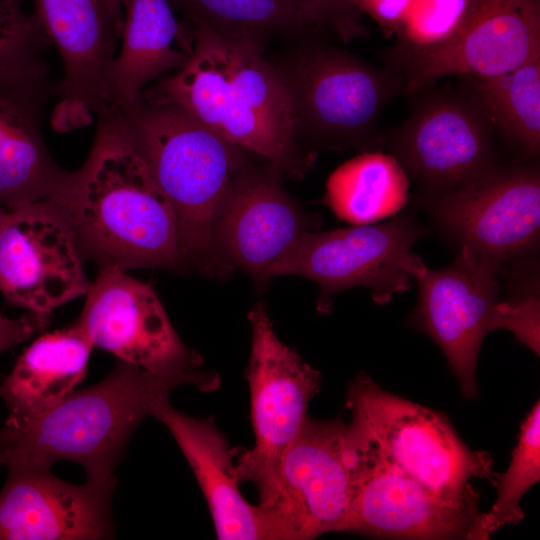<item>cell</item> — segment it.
<instances>
[{
	"mask_svg": "<svg viewBox=\"0 0 540 540\" xmlns=\"http://www.w3.org/2000/svg\"><path fill=\"white\" fill-rule=\"evenodd\" d=\"M185 23L192 38L189 61L146 87L141 97L182 108L288 177L302 178L315 154L297 145L290 96L274 65L263 57L262 45Z\"/></svg>",
	"mask_w": 540,
	"mask_h": 540,
	"instance_id": "cell-1",
	"label": "cell"
},
{
	"mask_svg": "<svg viewBox=\"0 0 540 540\" xmlns=\"http://www.w3.org/2000/svg\"><path fill=\"white\" fill-rule=\"evenodd\" d=\"M84 164L53 200L84 258L124 270H184L173 209L112 105Z\"/></svg>",
	"mask_w": 540,
	"mask_h": 540,
	"instance_id": "cell-2",
	"label": "cell"
},
{
	"mask_svg": "<svg viewBox=\"0 0 540 540\" xmlns=\"http://www.w3.org/2000/svg\"><path fill=\"white\" fill-rule=\"evenodd\" d=\"M113 108L173 209L184 270L227 276L213 227L230 183L249 165L247 151L171 103L141 97Z\"/></svg>",
	"mask_w": 540,
	"mask_h": 540,
	"instance_id": "cell-3",
	"label": "cell"
},
{
	"mask_svg": "<svg viewBox=\"0 0 540 540\" xmlns=\"http://www.w3.org/2000/svg\"><path fill=\"white\" fill-rule=\"evenodd\" d=\"M178 385L117 360L100 382L37 416L0 426V465L80 464L86 480L116 483L115 468L153 404Z\"/></svg>",
	"mask_w": 540,
	"mask_h": 540,
	"instance_id": "cell-4",
	"label": "cell"
},
{
	"mask_svg": "<svg viewBox=\"0 0 540 540\" xmlns=\"http://www.w3.org/2000/svg\"><path fill=\"white\" fill-rule=\"evenodd\" d=\"M347 405L352 435L440 499L478 502L469 481L495 485L490 455L471 450L444 415L382 389L367 374L351 382Z\"/></svg>",
	"mask_w": 540,
	"mask_h": 540,
	"instance_id": "cell-5",
	"label": "cell"
},
{
	"mask_svg": "<svg viewBox=\"0 0 540 540\" xmlns=\"http://www.w3.org/2000/svg\"><path fill=\"white\" fill-rule=\"evenodd\" d=\"M274 67L290 96L297 135L334 148L380 146V114L403 91L391 69L320 41L306 42Z\"/></svg>",
	"mask_w": 540,
	"mask_h": 540,
	"instance_id": "cell-6",
	"label": "cell"
},
{
	"mask_svg": "<svg viewBox=\"0 0 540 540\" xmlns=\"http://www.w3.org/2000/svg\"><path fill=\"white\" fill-rule=\"evenodd\" d=\"M426 232L410 213L380 224L307 231L274 264L270 278L295 275L316 282L320 312L331 310L335 294L353 287L369 288L384 305L411 287L424 264L412 247Z\"/></svg>",
	"mask_w": 540,
	"mask_h": 540,
	"instance_id": "cell-7",
	"label": "cell"
},
{
	"mask_svg": "<svg viewBox=\"0 0 540 540\" xmlns=\"http://www.w3.org/2000/svg\"><path fill=\"white\" fill-rule=\"evenodd\" d=\"M420 205L457 249L505 271L532 258L540 239V173L535 163L496 165Z\"/></svg>",
	"mask_w": 540,
	"mask_h": 540,
	"instance_id": "cell-8",
	"label": "cell"
},
{
	"mask_svg": "<svg viewBox=\"0 0 540 540\" xmlns=\"http://www.w3.org/2000/svg\"><path fill=\"white\" fill-rule=\"evenodd\" d=\"M503 271L458 249L451 264L431 269L425 263L415 272L418 300L415 325L442 350L466 398L478 395L475 370L484 337L498 329L518 336L526 312L511 298L502 301Z\"/></svg>",
	"mask_w": 540,
	"mask_h": 540,
	"instance_id": "cell-9",
	"label": "cell"
},
{
	"mask_svg": "<svg viewBox=\"0 0 540 540\" xmlns=\"http://www.w3.org/2000/svg\"><path fill=\"white\" fill-rule=\"evenodd\" d=\"M75 321L94 347L154 376L191 383L201 391L219 385L203 360L181 340L152 287L114 266H100Z\"/></svg>",
	"mask_w": 540,
	"mask_h": 540,
	"instance_id": "cell-10",
	"label": "cell"
},
{
	"mask_svg": "<svg viewBox=\"0 0 540 540\" xmlns=\"http://www.w3.org/2000/svg\"><path fill=\"white\" fill-rule=\"evenodd\" d=\"M248 320L251 350L246 379L255 443L240 454L234 472L239 482L255 485L259 504L266 506L276 489L281 457L308 417L321 375L279 339L264 303L252 307Z\"/></svg>",
	"mask_w": 540,
	"mask_h": 540,
	"instance_id": "cell-11",
	"label": "cell"
},
{
	"mask_svg": "<svg viewBox=\"0 0 540 540\" xmlns=\"http://www.w3.org/2000/svg\"><path fill=\"white\" fill-rule=\"evenodd\" d=\"M407 119L381 134L422 194L457 188L497 165L493 127L462 89L423 93Z\"/></svg>",
	"mask_w": 540,
	"mask_h": 540,
	"instance_id": "cell-12",
	"label": "cell"
},
{
	"mask_svg": "<svg viewBox=\"0 0 540 540\" xmlns=\"http://www.w3.org/2000/svg\"><path fill=\"white\" fill-rule=\"evenodd\" d=\"M353 469L347 423L307 417L283 453L271 501L280 540H306L348 531Z\"/></svg>",
	"mask_w": 540,
	"mask_h": 540,
	"instance_id": "cell-13",
	"label": "cell"
},
{
	"mask_svg": "<svg viewBox=\"0 0 540 540\" xmlns=\"http://www.w3.org/2000/svg\"><path fill=\"white\" fill-rule=\"evenodd\" d=\"M84 257L61 210L51 201L5 211L0 219V292L12 305L50 316L91 286Z\"/></svg>",
	"mask_w": 540,
	"mask_h": 540,
	"instance_id": "cell-14",
	"label": "cell"
},
{
	"mask_svg": "<svg viewBox=\"0 0 540 540\" xmlns=\"http://www.w3.org/2000/svg\"><path fill=\"white\" fill-rule=\"evenodd\" d=\"M540 52V0H481L460 33L428 49L394 46L388 68L416 93L445 76L490 78Z\"/></svg>",
	"mask_w": 540,
	"mask_h": 540,
	"instance_id": "cell-15",
	"label": "cell"
},
{
	"mask_svg": "<svg viewBox=\"0 0 540 540\" xmlns=\"http://www.w3.org/2000/svg\"><path fill=\"white\" fill-rule=\"evenodd\" d=\"M281 171L248 165L230 183L216 213L213 241L222 264L239 268L265 288L270 271L318 221L283 187Z\"/></svg>",
	"mask_w": 540,
	"mask_h": 540,
	"instance_id": "cell-16",
	"label": "cell"
},
{
	"mask_svg": "<svg viewBox=\"0 0 540 540\" xmlns=\"http://www.w3.org/2000/svg\"><path fill=\"white\" fill-rule=\"evenodd\" d=\"M348 440L353 469L348 531L408 539L480 540L478 502L444 501L361 443L349 427Z\"/></svg>",
	"mask_w": 540,
	"mask_h": 540,
	"instance_id": "cell-17",
	"label": "cell"
},
{
	"mask_svg": "<svg viewBox=\"0 0 540 540\" xmlns=\"http://www.w3.org/2000/svg\"><path fill=\"white\" fill-rule=\"evenodd\" d=\"M34 6L63 63L51 125L61 133L88 126L110 104L107 74L121 35L102 0H34Z\"/></svg>",
	"mask_w": 540,
	"mask_h": 540,
	"instance_id": "cell-18",
	"label": "cell"
},
{
	"mask_svg": "<svg viewBox=\"0 0 540 540\" xmlns=\"http://www.w3.org/2000/svg\"><path fill=\"white\" fill-rule=\"evenodd\" d=\"M0 492V540H95L114 536L116 483L71 484L48 467H10Z\"/></svg>",
	"mask_w": 540,
	"mask_h": 540,
	"instance_id": "cell-19",
	"label": "cell"
},
{
	"mask_svg": "<svg viewBox=\"0 0 540 540\" xmlns=\"http://www.w3.org/2000/svg\"><path fill=\"white\" fill-rule=\"evenodd\" d=\"M54 84L49 73L0 79V205L7 211L53 200L72 172L51 156L42 119Z\"/></svg>",
	"mask_w": 540,
	"mask_h": 540,
	"instance_id": "cell-20",
	"label": "cell"
},
{
	"mask_svg": "<svg viewBox=\"0 0 540 540\" xmlns=\"http://www.w3.org/2000/svg\"><path fill=\"white\" fill-rule=\"evenodd\" d=\"M150 416L169 430L188 461L209 507L216 536L222 540H280L270 513L241 494L232 449L213 418L177 411L169 396L157 400Z\"/></svg>",
	"mask_w": 540,
	"mask_h": 540,
	"instance_id": "cell-21",
	"label": "cell"
},
{
	"mask_svg": "<svg viewBox=\"0 0 540 540\" xmlns=\"http://www.w3.org/2000/svg\"><path fill=\"white\" fill-rule=\"evenodd\" d=\"M124 8L121 48L107 74L116 108L137 102L150 82L184 67L192 53L189 28L177 21L169 0H126Z\"/></svg>",
	"mask_w": 540,
	"mask_h": 540,
	"instance_id": "cell-22",
	"label": "cell"
},
{
	"mask_svg": "<svg viewBox=\"0 0 540 540\" xmlns=\"http://www.w3.org/2000/svg\"><path fill=\"white\" fill-rule=\"evenodd\" d=\"M93 348L76 322L37 337L0 384V398L9 411L7 421L37 416L73 393L85 378Z\"/></svg>",
	"mask_w": 540,
	"mask_h": 540,
	"instance_id": "cell-23",
	"label": "cell"
},
{
	"mask_svg": "<svg viewBox=\"0 0 540 540\" xmlns=\"http://www.w3.org/2000/svg\"><path fill=\"white\" fill-rule=\"evenodd\" d=\"M409 198V176L392 155L366 151L328 177L323 203L352 225L373 224L398 214Z\"/></svg>",
	"mask_w": 540,
	"mask_h": 540,
	"instance_id": "cell-24",
	"label": "cell"
},
{
	"mask_svg": "<svg viewBox=\"0 0 540 540\" xmlns=\"http://www.w3.org/2000/svg\"><path fill=\"white\" fill-rule=\"evenodd\" d=\"M463 88L493 128L527 156L540 150V52L504 74L465 77Z\"/></svg>",
	"mask_w": 540,
	"mask_h": 540,
	"instance_id": "cell-25",
	"label": "cell"
},
{
	"mask_svg": "<svg viewBox=\"0 0 540 540\" xmlns=\"http://www.w3.org/2000/svg\"><path fill=\"white\" fill-rule=\"evenodd\" d=\"M189 24L259 44L317 29L295 0H169Z\"/></svg>",
	"mask_w": 540,
	"mask_h": 540,
	"instance_id": "cell-26",
	"label": "cell"
},
{
	"mask_svg": "<svg viewBox=\"0 0 540 540\" xmlns=\"http://www.w3.org/2000/svg\"><path fill=\"white\" fill-rule=\"evenodd\" d=\"M540 480V402L521 425L518 443L508 468L495 479L496 501L479 519V539H488L501 527L516 525L524 518L520 501Z\"/></svg>",
	"mask_w": 540,
	"mask_h": 540,
	"instance_id": "cell-27",
	"label": "cell"
},
{
	"mask_svg": "<svg viewBox=\"0 0 540 540\" xmlns=\"http://www.w3.org/2000/svg\"><path fill=\"white\" fill-rule=\"evenodd\" d=\"M51 45L24 0H0V79L49 73L44 58Z\"/></svg>",
	"mask_w": 540,
	"mask_h": 540,
	"instance_id": "cell-28",
	"label": "cell"
},
{
	"mask_svg": "<svg viewBox=\"0 0 540 540\" xmlns=\"http://www.w3.org/2000/svg\"><path fill=\"white\" fill-rule=\"evenodd\" d=\"M481 0H417L397 35L396 46L428 49L440 46L468 23Z\"/></svg>",
	"mask_w": 540,
	"mask_h": 540,
	"instance_id": "cell-29",
	"label": "cell"
},
{
	"mask_svg": "<svg viewBox=\"0 0 540 540\" xmlns=\"http://www.w3.org/2000/svg\"><path fill=\"white\" fill-rule=\"evenodd\" d=\"M316 28H328L339 39L349 42L366 36L362 14L353 0H295Z\"/></svg>",
	"mask_w": 540,
	"mask_h": 540,
	"instance_id": "cell-30",
	"label": "cell"
},
{
	"mask_svg": "<svg viewBox=\"0 0 540 540\" xmlns=\"http://www.w3.org/2000/svg\"><path fill=\"white\" fill-rule=\"evenodd\" d=\"M417 0H353L363 15L373 19L385 36L398 35Z\"/></svg>",
	"mask_w": 540,
	"mask_h": 540,
	"instance_id": "cell-31",
	"label": "cell"
},
{
	"mask_svg": "<svg viewBox=\"0 0 540 540\" xmlns=\"http://www.w3.org/2000/svg\"><path fill=\"white\" fill-rule=\"evenodd\" d=\"M49 321L50 316L30 312L18 318L0 315V353L42 332Z\"/></svg>",
	"mask_w": 540,
	"mask_h": 540,
	"instance_id": "cell-32",
	"label": "cell"
},
{
	"mask_svg": "<svg viewBox=\"0 0 540 540\" xmlns=\"http://www.w3.org/2000/svg\"><path fill=\"white\" fill-rule=\"evenodd\" d=\"M126 0H102L109 15L115 23L120 35L122 34L124 25V6ZM121 38V37H120Z\"/></svg>",
	"mask_w": 540,
	"mask_h": 540,
	"instance_id": "cell-33",
	"label": "cell"
},
{
	"mask_svg": "<svg viewBox=\"0 0 540 540\" xmlns=\"http://www.w3.org/2000/svg\"><path fill=\"white\" fill-rule=\"evenodd\" d=\"M5 211L6 210L0 205V219L3 216V214L5 213Z\"/></svg>",
	"mask_w": 540,
	"mask_h": 540,
	"instance_id": "cell-34",
	"label": "cell"
}]
</instances>
